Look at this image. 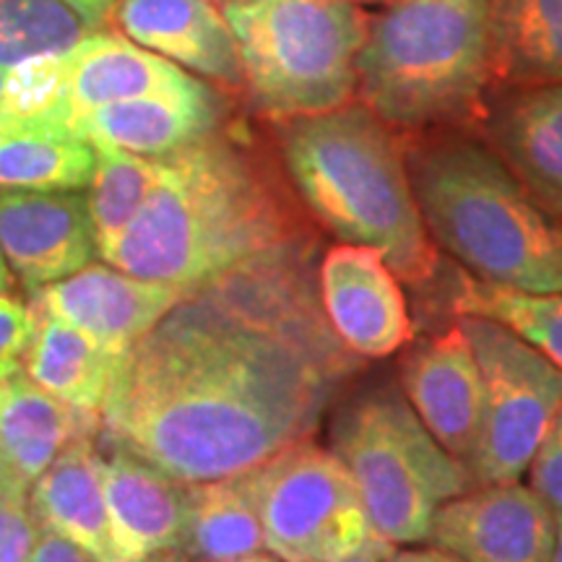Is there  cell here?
Returning a JSON list of instances; mask_svg holds the SVG:
<instances>
[{
	"label": "cell",
	"instance_id": "obj_23",
	"mask_svg": "<svg viewBox=\"0 0 562 562\" xmlns=\"http://www.w3.org/2000/svg\"><path fill=\"white\" fill-rule=\"evenodd\" d=\"M94 146L53 117H0V191H83Z\"/></svg>",
	"mask_w": 562,
	"mask_h": 562
},
{
	"label": "cell",
	"instance_id": "obj_16",
	"mask_svg": "<svg viewBox=\"0 0 562 562\" xmlns=\"http://www.w3.org/2000/svg\"><path fill=\"white\" fill-rule=\"evenodd\" d=\"M480 123L484 144L526 193L562 222V83L497 89Z\"/></svg>",
	"mask_w": 562,
	"mask_h": 562
},
{
	"label": "cell",
	"instance_id": "obj_36",
	"mask_svg": "<svg viewBox=\"0 0 562 562\" xmlns=\"http://www.w3.org/2000/svg\"><path fill=\"white\" fill-rule=\"evenodd\" d=\"M554 518H558V531H554L552 562H562V513H554Z\"/></svg>",
	"mask_w": 562,
	"mask_h": 562
},
{
	"label": "cell",
	"instance_id": "obj_17",
	"mask_svg": "<svg viewBox=\"0 0 562 562\" xmlns=\"http://www.w3.org/2000/svg\"><path fill=\"white\" fill-rule=\"evenodd\" d=\"M227 102L216 89L199 83L188 91L149 94L81 112L68 125L91 146H108L161 159L224 128Z\"/></svg>",
	"mask_w": 562,
	"mask_h": 562
},
{
	"label": "cell",
	"instance_id": "obj_21",
	"mask_svg": "<svg viewBox=\"0 0 562 562\" xmlns=\"http://www.w3.org/2000/svg\"><path fill=\"white\" fill-rule=\"evenodd\" d=\"M100 414L76 409L26 375L0 381V461L32 484L70 442L100 435Z\"/></svg>",
	"mask_w": 562,
	"mask_h": 562
},
{
	"label": "cell",
	"instance_id": "obj_39",
	"mask_svg": "<svg viewBox=\"0 0 562 562\" xmlns=\"http://www.w3.org/2000/svg\"><path fill=\"white\" fill-rule=\"evenodd\" d=\"M11 480H19V476L16 474H13L11 472V469L9 467H5V463L3 461H0V484H5V482H11ZM26 484V482H24Z\"/></svg>",
	"mask_w": 562,
	"mask_h": 562
},
{
	"label": "cell",
	"instance_id": "obj_12",
	"mask_svg": "<svg viewBox=\"0 0 562 562\" xmlns=\"http://www.w3.org/2000/svg\"><path fill=\"white\" fill-rule=\"evenodd\" d=\"M191 292L188 286L136 277L110 263H89L30 292V305L125 355Z\"/></svg>",
	"mask_w": 562,
	"mask_h": 562
},
{
	"label": "cell",
	"instance_id": "obj_1",
	"mask_svg": "<svg viewBox=\"0 0 562 562\" xmlns=\"http://www.w3.org/2000/svg\"><path fill=\"white\" fill-rule=\"evenodd\" d=\"M364 362L328 326L305 237L195 286L133 344L100 435L182 484L245 474L311 438Z\"/></svg>",
	"mask_w": 562,
	"mask_h": 562
},
{
	"label": "cell",
	"instance_id": "obj_35",
	"mask_svg": "<svg viewBox=\"0 0 562 562\" xmlns=\"http://www.w3.org/2000/svg\"><path fill=\"white\" fill-rule=\"evenodd\" d=\"M11 286H13V273L9 269V263H5L3 250H0V292H11Z\"/></svg>",
	"mask_w": 562,
	"mask_h": 562
},
{
	"label": "cell",
	"instance_id": "obj_19",
	"mask_svg": "<svg viewBox=\"0 0 562 562\" xmlns=\"http://www.w3.org/2000/svg\"><path fill=\"white\" fill-rule=\"evenodd\" d=\"M115 26L131 42L227 89H243L237 40L211 0H121Z\"/></svg>",
	"mask_w": 562,
	"mask_h": 562
},
{
	"label": "cell",
	"instance_id": "obj_4",
	"mask_svg": "<svg viewBox=\"0 0 562 562\" xmlns=\"http://www.w3.org/2000/svg\"><path fill=\"white\" fill-rule=\"evenodd\" d=\"M404 154L435 248L490 284L562 292V222L526 193L484 140L435 131L404 144Z\"/></svg>",
	"mask_w": 562,
	"mask_h": 562
},
{
	"label": "cell",
	"instance_id": "obj_15",
	"mask_svg": "<svg viewBox=\"0 0 562 562\" xmlns=\"http://www.w3.org/2000/svg\"><path fill=\"white\" fill-rule=\"evenodd\" d=\"M402 393L432 438L467 467L480 432L482 375L459 321L406 351Z\"/></svg>",
	"mask_w": 562,
	"mask_h": 562
},
{
	"label": "cell",
	"instance_id": "obj_25",
	"mask_svg": "<svg viewBox=\"0 0 562 562\" xmlns=\"http://www.w3.org/2000/svg\"><path fill=\"white\" fill-rule=\"evenodd\" d=\"M263 550L252 469L224 480L188 484L180 562H227Z\"/></svg>",
	"mask_w": 562,
	"mask_h": 562
},
{
	"label": "cell",
	"instance_id": "obj_41",
	"mask_svg": "<svg viewBox=\"0 0 562 562\" xmlns=\"http://www.w3.org/2000/svg\"><path fill=\"white\" fill-rule=\"evenodd\" d=\"M357 3V0H355ZM360 3H385V5H391V3H398V0H360Z\"/></svg>",
	"mask_w": 562,
	"mask_h": 562
},
{
	"label": "cell",
	"instance_id": "obj_11",
	"mask_svg": "<svg viewBox=\"0 0 562 562\" xmlns=\"http://www.w3.org/2000/svg\"><path fill=\"white\" fill-rule=\"evenodd\" d=\"M318 294L328 326L362 360H383L412 344L402 284L378 250L349 243L326 250L318 263Z\"/></svg>",
	"mask_w": 562,
	"mask_h": 562
},
{
	"label": "cell",
	"instance_id": "obj_33",
	"mask_svg": "<svg viewBox=\"0 0 562 562\" xmlns=\"http://www.w3.org/2000/svg\"><path fill=\"white\" fill-rule=\"evenodd\" d=\"M63 3L83 21L89 32H102L115 16L121 0H63Z\"/></svg>",
	"mask_w": 562,
	"mask_h": 562
},
{
	"label": "cell",
	"instance_id": "obj_26",
	"mask_svg": "<svg viewBox=\"0 0 562 562\" xmlns=\"http://www.w3.org/2000/svg\"><path fill=\"white\" fill-rule=\"evenodd\" d=\"M451 297L456 315L501 323L562 370V292H518L461 271Z\"/></svg>",
	"mask_w": 562,
	"mask_h": 562
},
{
	"label": "cell",
	"instance_id": "obj_27",
	"mask_svg": "<svg viewBox=\"0 0 562 562\" xmlns=\"http://www.w3.org/2000/svg\"><path fill=\"white\" fill-rule=\"evenodd\" d=\"M159 175V159L94 146V175L89 182V211L94 224L97 256L121 240L133 216L144 206Z\"/></svg>",
	"mask_w": 562,
	"mask_h": 562
},
{
	"label": "cell",
	"instance_id": "obj_9",
	"mask_svg": "<svg viewBox=\"0 0 562 562\" xmlns=\"http://www.w3.org/2000/svg\"><path fill=\"white\" fill-rule=\"evenodd\" d=\"M482 375V414L467 469L476 484L521 482L562 404V370L510 328L456 315Z\"/></svg>",
	"mask_w": 562,
	"mask_h": 562
},
{
	"label": "cell",
	"instance_id": "obj_22",
	"mask_svg": "<svg viewBox=\"0 0 562 562\" xmlns=\"http://www.w3.org/2000/svg\"><path fill=\"white\" fill-rule=\"evenodd\" d=\"M34 336L24 357V375L76 409L100 414L123 364V351L104 347L55 315L32 307Z\"/></svg>",
	"mask_w": 562,
	"mask_h": 562
},
{
	"label": "cell",
	"instance_id": "obj_38",
	"mask_svg": "<svg viewBox=\"0 0 562 562\" xmlns=\"http://www.w3.org/2000/svg\"><path fill=\"white\" fill-rule=\"evenodd\" d=\"M227 562H281L279 558H273L271 552H256V554H248V558H237V560H227Z\"/></svg>",
	"mask_w": 562,
	"mask_h": 562
},
{
	"label": "cell",
	"instance_id": "obj_10",
	"mask_svg": "<svg viewBox=\"0 0 562 562\" xmlns=\"http://www.w3.org/2000/svg\"><path fill=\"white\" fill-rule=\"evenodd\" d=\"M554 510L529 484H476L435 510L425 544L467 562H552Z\"/></svg>",
	"mask_w": 562,
	"mask_h": 562
},
{
	"label": "cell",
	"instance_id": "obj_32",
	"mask_svg": "<svg viewBox=\"0 0 562 562\" xmlns=\"http://www.w3.org/2000/svg\"><path fill=\"white\" fill-rule=\"evenodd\" d=\"M26 562H97V560L89 558L81 547L68 542V539L60 537V533L42 529L37 544H34V550Z\"/></svg>",
	"mask_w": 562,
	"mask_h": 562
},
{
	"label": "cell",
	"instance_id": "obj_28",
	"mask_svg": "<svg viewBox=\"0 0 562 562\" xmlns=\"http://www.w3.org/2000/svg\"><path fill=\"white\" fill-rule=\"evenodd\" d=\"M91 34L63 0H0V68L74 50Z\"/></svg>",
	"mask_w": 562,
	"mask_h": 562
},
{
	"label": "cell",
	"instance_id": "obj_24",
	"mask_svg": "<svg viewBox=\"0 0 562 562\" xmlns=\"http://www.w3.org/2000/svg\"><path fill=\"white\" fill-rule=\"evenodd\" d=\"M497 89L562 83V0H490Z\"/></svg>",
	"mask_w": 562,
	"mask_h": 562
},
{
	"label": "cell",
	"instance_id": "obj_29",
	"mask_svg": "<svg viewBox=\"0 0 562 562\" xmlns=\"http://www.w3.org/2000/svg\"><path fill=\"white\" fill-rule=\"evenodd\" d=\"M26 490L30 484L21 480L0 484V562L30 560L42 533Z\"/></svg>",
	"mask_w": 562,
	"mask_h": 562
},
{
	"label": "cell",
	"instance_id": "obj_7",
	"mask_svg": "<svg viewBox=\"0 0 562 562\" xmlns=\"http://www.w3.org/2000/svg\"><path fill=\"white\" fill-rule=\"evenodd\" d=\"M328 440L357 484L372 529L393 547L425 542L435 510L474 487L469 469L422 425L402 385L357 391L334 414Z\"/></svg>",
	"mask_w": 562,
	"mask_h": 562
},
{
	"label": "cell",
	"instance_id": "obj_31",
	"mask_svg": "<svg viewBox=\"0 0 562 562\" xmlns=\"http://www.w3.org/2000/svg\"><path fill=\"white\" fill-rule=\"evenodd\" d=\"M526 474H529V487L554 513H562V404L554 414L550 430L539 442Z\"/></svg>",
	"mask_w": 562,
	"mask_h": 562
},
{
	"label": "cell",
	"instance_id": "obj_6",
	"mask_svg": "<svg viewBox=\"0 0 562 562\" xmlns=\"http://www.w3.org/2000/svg\"><path fill=\"white\" fill-rule=\"evenodd\" d=\"M243 66V89L271 123L318 115L357 94V53L368 19L355 0L224 3Z\"/></svg>",
	"mask_w": 562,
	"mask_h": 562
},
{
	"label": "cell",
	"instance_id": "obj_5",
	"mask_svg": "<svg viewBox=\"0 0 562 562\" xmlns=\"http://www.w3.org/2000/svg\"><path fill=\"white\" fill-rule=\"evenodd\" d=\"M492 87L490 0H398L368 21L357 94L391 128L480 121Z\"/></svg>",
	"mask_w": 562,
	"mask_h": 562
},
{
	"label": "cell",
	"instance_id": "obj_2",
	"mask_svg": "<svg viewBox=\"0 0 562 562\" xmlns=\"http://www.w3.org/2000/svg\"><path fill=\"white\" fill-rule=\"evenodd\" d=\"M305 237L277 172L224 125L159 159L151 193L102 258L136 277L195 290Z\"/></svg>",
	"mask_w": 562,
	"mask_h": 562
},
{
	"label": "cell",
	"instance_id": "obj_40",
	"mask_svg": "<svg viewBox=\"0 0 562 562\" xmlns=\"http://www.w3.org/2000/svg\"><path fill=\"white\" fill-rule=\"evenodd\" d=\"M341 562H385V560L375 558V554H357V558H347V560H341Z\"/></svg>",
	"mask_w": 562,
	"mask_h": 562
},
{
	"label": "cell",
	"instance_id": "obj_20",
	"mask_svg": "<svg viewBox=\"0 0 562 562\" xmlns=\"http://www.w3.org/2000/svg\"><path fill=\"white\" fill-rule=\"evenodd\" d=\"M30 505L42 529L60 533L97 562H117L104 501L100 435L70 442L32 482Z\"/></svg>",
	"mask_w": 562,
	"mask_h": 562
},
{
	"label": "cell",
	"instance_id": "obj_34",
	"mask_svg": "<svg viewBox=\"0 0 562 562\" xmlns=\"http://www.w3.org/2000/svg\"><path fill=\"white\" fill-rule=\"evenodd\" d=\"M385 562H467V560H461L459 554L440 550V547H432V544L427 547L406 544L402 550L396 547V550L385 558Z\"/></svg>",
	"mask_w": 562,
	"mask_h": 562
},
{
	"label": "cell",
	"instance_id": "obj_8",
	"mask_svg": "<svg viewBox=\"0 0 562 562\" xmlns=\"http://www.w3.org/2000/svg\"><path fill=\"white\" fill-rule=\"evenodd\" d=\"M266 552L281 562L385 560L396 547L372 529L357 484L331 448L300 440L252 469Z\"/></svg>",
	"mask_w": 562,
	"mask_h": 562
},
{
	"label": "cell",
	"instance_id": "obj_13",
	"mask_svg": "<svg viewBox=\"0 0 562 562\" xmlns=\"http://www.w3.org/2000/svg\"><path fill=\"white\" fill-rule=\"evenodd\" d=\"M0 250L26 292L81 271L97 256L83 191H0Z\"/></svg>",
	"mask_w": 562,
	"mask_h": 562
},
{
	"label": "cell",
	"instance_id": "obj_3",
	"mask_svg": "<svg viewBox=\"0 0 562 562\" xmlns=\"http://www.w3.org/2000/svg\"><path fill=\"white\" fill-rule=\"evenodd\" d=\"M279 125L286 178L341 243L378 250L398 281L425 286L440 256L414 201L404 140L364 104Z\"/></svg>",
	"mask_w": 562,
	"mask_h": 562
},
{
	"label": "cell",
	"instance_id": "obj_42",
	"mask_svg": "<svg viewBox=\"0 0 562 562\" xmlns=\"http://www.w3.org/2000/svg\"><path fill=\"white\" fill-rule=\"evenodd\" d=\"M220 3H240V0H220Z\"/></svg>",
	"mask_w": 562,
	"mask_h": 562
},
{
	"label": "cell",
	"instance_id": "obj_37",
	"mask_svg": "<svg viewBox=\"0 0 562 562\" xmlns=\"http://www.w3.org/2000/svg\"><path fill=\"white\" fill-rule=\"evenodd\" d=\"M5 102H9V70L0 68V115L5 112Z\"/></svg>",
	"mask_w": 562,
	"mask_h": 562
},
{
	"label": "cell",
	"instance_id": "obj_30",
	"mask_svg": "<svg viewBox=\"0 0 562 562\" xmlns=\"http://www.w3.org/2000/svg\"><path fill=\"white\" fill-rule=\"evenodd\" d=\"M34 336V315L30 305L0 292V381L19 375L26 349Z\"/></svg>",
	"mask_w": 562,
	"mask_h": 562
},
{
	"label": "cell",
	"instance_id": "obj_18",
	"mask_svg": "<svg viewBox=\"0 0 562 562\" xmlns=\"http://www.w3.org/2000/svg\"><path fill=\"white\" fill-rule=\"evenodd\" d=\"M172 60L146 50L117 32H91L74 50L60 55V121L70 123L81 112L102 104L170 94L199 87Z\"/></svg>",
	"mask_w": 562,
	"mask_h": 562
},
{
	"label": "cell",
	"instance_id": "obj_14",
	"mask_svg": "<svg viewBox=\"0 0 562 562\" xmlns=\"http://www.w3.org/2000/svg\"><path fill=\"white\" fill-rule=\"evenodd\" d=\"M102 484L117 562H180L188 484L100 435Z\"/></svg>",
	"mask_w": 562,
	"mask_h": 562
}]
</instances>
